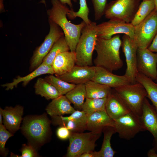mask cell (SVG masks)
<instances>
[{
  "mask_svg": "<svg viewBox=\"0 0 157 157\" xmlns=\"http://www.w3.org/2000/svg\"><path fill=\"white\" fill-rule=\"evenodd\" d=\"M71 133V131L69 129L64 126H60L58 128L56 132L58 137L60 139L63 140L69 138Z\"/></svg>",
  "mask_w": 157,
  "mask_h": 157,
  "instance_id": "obj_37",
  "label": "cell"
},
{
  "mask_svg": "<svg viewBox=\"0 0 157 157\" xmlns=\"http://www.w3.org/2000/svg\"><path fill=\"white\" fill-rule=\"evenodd\" d=\"M0 112L6 129L13 134L15 133L19 129L22 119L23 107L18 105L14 107H6L4 109L0 108Z\"/></svg>",
  "mask_w": 157,
  "mask_h": 157,
  "instance_id": "obj_19",
  "label": "cell"
},
{
  "mask_svg": "<svg viewBox=\"0 0 157 157\" xmlns=\"http://www.w3.org/2000/svg\"><path fill=\"white\" fill-rule=\"evenodd\" d=\"M137 69L141 73L152 80L157 76V53H154L148 48L138 49Z\"/></svg>",
  "mask_w": 157,
  "mask_h": 157,
  "instance_id": "obj_13",
  "label": "cell"
},
{
  "mask_svg": "<svg viewBox=\"0 0 157 157\" xmlns=\"http://www.w3.org/2000/svg\"><path fill=\"white\" fill-rule=\"evenodd\" d=\"M95 71L92 81L111 88H115L131 83L124 75L115 74L101 67L95 66Z\"/></svg>",
  "mask_w": 157,
  "mask_h": 157,
  "instance_id": "obj_17",
  "label": "cell"
},
{
  "mask_svg": "<svg viewBox=\"0 0 157 157\" xmlns=\"http://www.w3.org/2000/svg\"><path fill=\"white\" fill-rule=\"evenodd\" d=\"M69 50L65 36H63L55 43L49 53L43 59L42 63L51 65L54 59L58 54Z\"/></svg>",
  "mask_w": 157,
  "mask_h": 157,
  "instance_id": "obj_29",
  "label": "cell"
},
{
  "mask_svg": "<svg viewBox=\"0 0 157 157\" xmlns=\"http://www.w3.org/2000/svg\"><path fill=\"white\" fill-rule=\"evenodd\" d=\"M107 0H91L94 12L95 20H100L104 15Z\"/></svg>",
  "mask_w": 157,
  "mask_h": 157,
  "instance_id": "obj_35",
  "label": "cell"
},
{
  "mask_svg": "<svg viewBox=\"0 0 157 157\" xmlns=\"http://www.w3.org/2000/svg\"></svg>",
  "mask_w": 157,
  "mask_h": 157,
  "instance_id": "obj_46",
  "label": "cell"
},
{
  "mask_svg": "<svg viewBox=\"0 0 157 157\" xmlns=\"http://www.w3.org/2000/svg\"><path fill=\"white\" fill-rule=\"evenodd\" d=\"M147 156L149 157H157V152L152 148L149 151Z\"/></svg>",
  "mask_w": 157,
  "mask_h": 157,
  "instance_id": "obj_39",
  "label": "cell"
},
{
  "mask_svg": "<svg viewBox=\"0 0 157 157\" xmlns=\"http://www.w3.org/2000/svg\"><path fill=\"white\" fill-rule=\"evenodd\" d=\"M153 80L140 72L136 76V82L144 87L147 93V97L150 100L157 112V83Z\"/></svg>",
  "mask_w": 157,
  "mask_h": 157,
  "instance_id": "obj_25",
  "label": "cell"
},
{
  "mask_svg": "<svg viewBox=\"0 0 157 157\" xmlns=\"http://www.w3.org/2000/svg\"><path fill=\"white\" fill-rule=\"evenodd\" d=\"M13 135V134L8 131L4 125L0 124V151L2 155L7 156L8 152L5 147V144L7 140Z\"/></svg>",
  "mask_w": 157,
  "mask_h": 157,
  "instance_id": "obj_34",
  "label": "cell"
},
{
  "mask_svg": "<svg viewBox=\"0 0 157 157\" xmlns=\"http://www.w3.org/2000/svg\"><path fill=\"white\" fill-rule=\"evenodd\" d=\"M96 23L91 22L82 29L75 51L76 65L92 66V55L97 39Z\"/></svg>",
  "mask_w": 157,
  "mask_h": 157,
  "instance_id": "obj_3",
  "label": "cell"
},
{
  "mask_svg": "<svg viewBox=\"0 0 157 157\" xmlns=\"http://www.w3.org/2000/svg\"><path fill=\"white\" fill-rule=\"evenodd\" d=\"M148 48L151 51L157 53V33Z\"/></svg>",
  "mask_w": 157,
  "mask_h": 157,
  "instance_id": "obj_38",
  "label": "cell"
},
{
  "mask_svg": "<svg viewBox=\"0 0 157 157\" xmlns=\"http://www.w3.org/2000/svg\"><path fill=\"white\" fill-rule=\"evenodd\" d=\"M124 101L131 111L141 117L143 105L147 93L144 87L136 82L113 88Z\"/></svg>",
  "mask_w": 157,
  "mask_h": 157,
  "instance_id": "obj_4",
  "label": "cell"
},
{
  "mask_svg": "<svg viewBox=\"0 0 157 157\" xmlns=\"http://www.w3.org/2000/svg\"><path fill=\"white\" fill-rule=\"evenodd\" d=\"M141 118L146 131H149L154 138L153 148L157 152V112L146 97L143 103Z\"/></svg>",
  "mask_w": 157,
  "mask_h": 157,
  "instance_id": "obj_18",
  "label": "cell"
},
{
  "mask_svg": "<svg viewBox=\"0 0 157 157\" xmlns=\"http://www.w3.org/2000/svg\"><path fill=\"white\" fill-rule=\"evenodd\" d=\"M143 1H149L151 0H142Z\"/></svg>",
  "mask_w": 157,
  "mask_h": 157,
  "instance_id": "obj_44",
  "label": "cell"
},
{
  "mask_svg": "<svg viewBox=\"0 0 157 157\" xmlns=\"http://www.w3.org/2000/svg\"><path fill=\"white\" fill-rule=\"evenodd\" d=\"M53 124L67 128L71 132L81 133L86 130L87 116L83 111L76 110L68 117H52Z\"/></svg>",
  "mask_w": 157,
  "mask_h": 157,
  "instance_id": "obj_14",
  "label": "cell"
},
{
  "mask_svg": "<svg viewBox=\"0 0 157 157\" xmlns=\"http://www.w3.org/2000/svg\"><path fill=\"white\" fill-rule=\"evenodd\" d=\"M50 30L43 42L34 51L30 62L29 69L32 71L42 63L44 57L49 53L55 43L64 36L61 28L57 24L49 20Z\"/></svg>",
  "mask_w": 157,
  "mask_h": 157,
  "instance_id": "obj_8",
  "label": "cell"
},
{
  "mask_svg": "<svg viewBox=\"0 0 157 157\" xmlns=\"http://www.w3.org/2000/svg\"><path fill=\"white\" fill-rule=\"evenodd\" d=\"M156 82H157V77H156Z\"/></svg>",
  "mask_w": 157,
  "mask_h": 157,
  "instance_id": "obj_45",
  "label": "cell"
},
{
  "mask_svg": "<svg viewBox=\"0 0 157 157\" xmlns=\"http://www.w3.org/2000/svg\"><path fill=\"white\" fill-rule=\"evenodd\" d=\"M76 62L75 52L68 51L59 53L51 65L54 74L58 77L69 72L75 65Z\"/></svg>",
  "mask_w": 157,
  "mask_h": 157,
  "instance_id": "obj_20",
  "label": "cell"
},
{
  "mask_svg": "<svg viewBox=\"0 0 157 157\" xmlns=\"http://www.w3.org/2000/svg\"><path fill=\"white\" fill-rule=\"evenodd\" d=\"M2 115L1 113L0 112V124H2L3 121L2 120Z\"/></svg>",
  "mask_w": 157,
  "mask_h": 157,
  "instance_id": "obj_42",
  "label": "cell"
},
{
  "mask_svg": "<svg viewBox=\"0 0 157 157\" xmlns=\"http://www.w3.org/2000/svg\"><path fill=\"white\" fill-rule=\"evenodd\" d=\"M79 157H94V156L92 152H86L81 154Z\"/></svg>",
  "mask_w": 157,
  "mask_h": 157,
  "instance_id": "obj_41",
  "label": "cell"
},
{
  "mask_svg": "<svg viewBox=\"0 0 157 157\" xmlns=\"http://www.w3.org/2000/svg\"><path fill=\"white\" fill-rule=\"evenodd\" d=\"M44 78L55 87L61 95L66 94L76 85L63 81L52 74L46 76Z\"/></svg>",
  "mask_w": 157,
  "mask_h": 157,
  "instance_id": "obj_32",
  "label": "cell"
},
{
  "mask_svg": "<svg viewBox=\"0 0 157 157\" xmlns=\"http://www.w3.org/2000/svg\"><path fill=\"white\" fill-rule=\"evenodd\" d=\"M87 116L86 130L90 131L101 133L105 127L114 126V120L106 110L95 112Z\"/></svg>",
  "mask_w": 157,
  "mask_h": 157,
  "instance_id": "obj_21",
  "label": "cell"
},
{
  "mask_svg": "<svg viewBox=\"0 0 157 157\" xmlns=\"http://www.w3.org/2000/svg\"><path fill=\"white\" fill-rule=\"evenodd\" d=\"M63 4H67L69 7L72 8L73 6L71 0H59ZM75 2H76L77 0H73Z\"/></svg>",
  "mask_w": 157,
  "mask_h": 157,
  "instance_id": "obj_40",
  "label": "cell"
},
{
  "mask_svg": "<svg viewBox=\"0 0 157 157\" xmlns=\"http://www.w3.org/2000/svg\"><path fill=\"white\" fill-rule=\"evenodd\" d=\"M106 111L114 120L131 111L126 104L114 89L111 90L107 97Z\"/></svg>",
  "mask_w": 157,
  "mask_h": 157,
  "instance_id": "obj_16",
  "label": "cell"
},
{
  "mask_svg": "<svg viewBox=\"0 0 157 157\" xmlns=\"http://www.w3.org/2000/svg\"><path fill=\"white\" fill-rule=\"evenodd\" d=\"M51 3L52 7L47 10L49 20L61 28L70 51L75 52L81 31L86 24L83 21L78 24H73L69 21L66 16L70 9L66 4L63 3L59 0H51Z\"/></svg>",
  "mask_w": 157,
  "mask_h": 157,
  "instance_id": "obj_1",
  "label": "cell"
},
{
  "mask_svg": "<svg viewBox=\"0 0 157 157\" xmlns=\"http://www.w3.org/2000/svg\"><path fill=\"white\" fill-rule=\"evenodd\" d=\"M153 0L143 1L140 4L131 24L135 26L142 22L154 9Z\"/></svg>",
  "mask_w": 157,
  "mask_h": 157,
  "instance_id": "obj_30",
  "label": "cell"
},
{
  "mask_svg": "<svg viewBox=\"0 0 157 157\" xmlns=\"http://www.w3.org/2000/svg\"><path fill=\"white\" fill-rule=\"evenodd\" d=\"M155 5V8L157 11V0H153Z\"/></svg>",
  "mask_w": 157,
  "mask_h": 157,
  "instance_id": "obj_43",
  "label": "cell"
},
{
  "mask_svg": "<svg viewBox=\"0 0 157 157\" xmlns=\"http://www.w3.org/2000/svg\"><path fill=\"white\" fill-rule=\"evenodd\" d=\"M141 0H116L107 4L105 17L110 20L130 23L140 5Z\"/></svg>",
  "mask_w": 157,
  "mask_h": 157,
  "instance_id": "obj_5",
  "label": "cell"
},
{
  "mask_svg": "<svg viewBox=\"0 0 157 157\" xmlns=\"http://www.w3.org/2000/svg\"><path fill=\"white\" fill-rule=\"evenodd\" d=\"M49 127L48 119L42 116L26 118L24 121L22 129L30 138L37 142L41 143L47 136Z\"/></svg>",
  "mask_w": 157,
  "mask_h": 157,
  "instance_id": "obj_10",
  "label": "cell"
},
{
  "mask_svg": "<svg viewBox=\"0 0 157 157\" xmlns=\"http://www.w3.org/2000/svg\"><path fill=\"white\" fill-rule=\"evenodd\" d=\"M53 74L54 72L51 65L42 63L38 67L29 74L24 76H17L13 79L12 82L2 84L1 86L6 87V90L13 89L16 87L19 83L22 82V85L26 86L33 79L43 74Z\"/></svg>",
  "mask_w": 157,
  "mask_h": 157,
  "instance_id": "obj_22",
  "label": "cell"
},
{
  "mask_svg": "<svg viewBox=\"0 0 157 157\" xmlns=\"http://www.w3.org/2000/svg\"><path fill=\"white\" fill-rule=\"evenodd\" d=\"M97 37L108 39L116 34L123 33L133 40L134 26L131 23L115 20H110L97 25Z\"/></svg>",
  "mask_w": 157,
  "mask_h": 157,
  "instance_id": "obj_12",
  "label": "cell"
},
{
  "mask_svg": "<svg viewBox=\"0 0 157 157\" xmlns=\"http://www.w3.org/2000/svg\"><path fill=\"white\" fill-rule=\"evenodd\" d=\"M86 98L101 99L107 98L112 89V88L92 80L85 83Z\"/></svg>",
  "mask_w": 157,
  "mask_h": 157,
  "instance_id": "obj_27",
  "label": "cell"
},
{
  "mask_svg": "<svg viewBox=\"0 0 157 157\" xmlns=\"http://www.w3.org/2000/svg\"><path fill=\"white\" fill-rule=\"evenodd\" d=\"M34 88L36 94L47 100L53 99L61 95L55 87L45 78H40L38 79Z\"/></svg>",
  "mask_w": 157,
  "mask_h": 157,
  "instance_id": "obj_26",
  "label": "cell"
},
{
  "mask_svg": "<svg viewBox=\"0 0 157 157\" xmlns=\"http://www.w3.org/2000/svg\"><path fill=\"white\" fill-rule=\"evenodd\" d=\"M21 156H18L11 153V156L19 157H34L37 156V153L34 147L30 145L24 144L22 145Z\"/></svg>",
  "mask_w": 157,
  "mask_h": 157,
  "instance_id": "obj_36",
  "label": "cell"
},
{
  "mask_svg": "<svg viewBox=\"0 0 157 157\" xmlns=\"http://www.w3.org/2000/svg\"><path fill=\"white\" fill-rule=\"evenodd\" d=\"M101 133L90 131L82 133L71 132L66 156L79 157L82 154L94 151L95 142Z\"/></svg>",
  "mask_w": 157,
  "mask_h": 157,
  "instance_id": "obj_6",
  "label": "cell"
},
{
  "mask_svg": "<svg viewBox=\"0 0 157 157\" xmlns=\"http://www.w3.org/2000/svg\"><path fill=\"white\" fill-rule=\"evenodd\" d=\"M65 95H61L52 99L46 108L47 113L51 117L71 114L76 110Z\"/></svg>",
  "mask_w": 157,
  "mask_h": 157,
  "instance_id": "obj_23",
  "label": "cell"
},
{
  "mask_svg": "<svg viewBox=\"0 0 157 157\" xmlns=\"http://www.w3.org/2000/svg\"><path fill=\"white\" fill-rule=\"evenodd\" d=\"M107 97L101 99L86 98L82 110L87 115L99 111L106 110Z\"/></svg>",
  "mask_w": 157,
  "mask_h": 157,
  "instance_id": "obj_31",
  "label": "cell"
},
{
  "mask_svg": "<svg viewBox=\"0 0 157 157\" xmlns=\"http://www.w3.org/2000/svg\"><path fill=\"white\" fill-rule=\"evenodd\" d=\"M80 8L78 11L75 12L72 8L68 13L67 16L71 19H74L77 17L81 18L87 25L92 22L88 18L89 9L86 0H79Z\"/></svg>",
  "mask_w": 157,
  "mask_h": 157,
  "instance_id": "obj_33",
  "label": "cell"
},
{
  "mask_svg": "<svg viewBox=\"0 0 157 157\" xmlns=\"http://www.w3.org/2000/svg\"><path fill=\"white\" fill-rule=\"evenodd\" d=\"M122 43L119 35L108 39L97 38L94 48L97 53L94 60L95 66L102 67L111 72L121 68L124 65L119 53Z\"/></svg>",
  "mask_w": 157,
  "mask_h": 157,
  "instance_id": "obj_2",
  "label": "cell"
},
{
  "mask_svg": "<svg viewBox=\"0 0 157 157\" xmlns=\"http://www.w3.org/2000/svg\"><path fill=\"white\" fill-rule=\"evenodd\" d=\"M95 66L76 65L69 72L57 77L67 82L77 85L92 80L95 73Z\"/></svg>",
  "mask_w": 157,
  "mask_h": 157,
  "instance_id": "obj_15",
  "label": "cell"
},
{
  "mask_svg": "<svg viewBox=\"0 0 157 157\" xmlns=\"http://www.w3.org/2000/svg\"><path fill=\"white\" fill-rule=\"evenodd\" d=\"M126 59V68L124 75L131 83L136 82L137 69V51L138 48L133 40L128 35L124 34L122 37L121 45Z\"/></svg>",
  "mask_w": 157,
  "mask_h": 157,
  "instance_id": "obj_11",
  "label": "cell"
},
{
  "mask_svg": "<svg viewBox=\"0 0 157 157\" xmlns=\"http://www.w3.org/2000/svg\"><path fill=\"white\" fill-rule=\"evenodd\" d=\"M65 95L76 108L79 109H82L84 103V100L86 96L85 83L76 85L74 88Z\"/></svg>",
  "mask_w": 157,
  "mask_h": 157,
  "instance_id": "obj_28",
  "label": "cell"
},
{
  "mask_svg": "<svg viewBox=\"0 0 157 157\" xmlns=\"http://www.w3.org/2000/svg\"><path fill=\"white\" fill-rule=\"evenodd\" d=\"M104 139L101 149L98 151H94V157H113L116 153L111 147L110 140L114 134L116 133L114 127L107 126L103 130Z\"/></svg>",
  "mask_w": 157,
  "mask_h": 157,
  "instance_id": "obj_24",
  "label": "cell"
},
{
  "mask_svg": "<svg viewBox=\"0 0 157 157\" xmlns=\"http://www.w3.org/2000/svg\"><path fill=\"white\" fill-rule=\"evenodd\" d=\"M114 120L116 133L121 139L130 140L140 132L146 131L141 117L131 111Z\"/></svg>",
  "mask_w": 157,
  "mask_h": 157,
  "instance_id": "obj_9",
  "label": "cell"
},
{
  "mask_svg": "<svg viewBox=\"0 0 157 157\" xmlns=\"http://www.w3.org/2000/svg\"><path fill=\"white\" fill-rule=\"evenodd\" d=\"M157 33V11L154 9L134 26L133 41L138 49L147 48Z\"/></svg>",
  "mask_w": 157,
  "mask_h": 157,
  "instance_id": "obj_7",
  "label": "cell"
}]
</instances>
